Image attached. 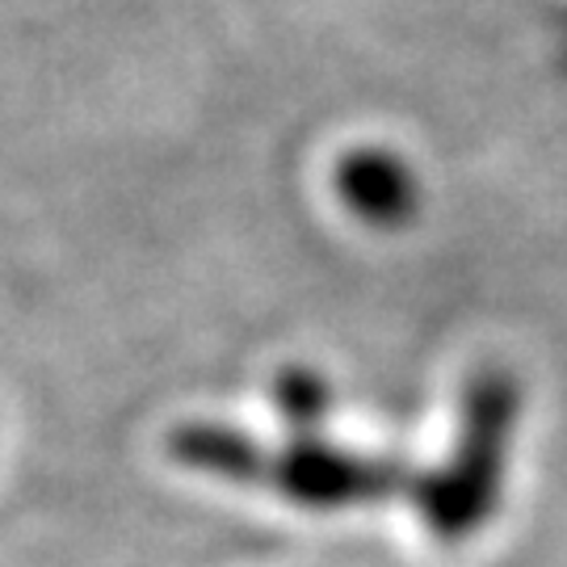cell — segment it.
<instances>
[{"mask_svg": "<svg viewBox=\"0 0 567 567\" xmlns=\"http://www.w3.org/2000/svg\"><path fill=\"white\" fill-rule=\"evenodd\" d=\"M278 480L290 496L307 505H344L358 496H379L391 487V471L365 458H344V454H290L278 466Z\"/></svg>", "mask_w": 567, "mask_h": 567, "instance_id": "6da1fadb", "label": "cell"}, {"mask_svg": "<svg viewBox=\"0 0 567 567\" xmlns=\"http://www.w3.org/2000/svg\"><path fill=\"white\" fill-rule=\"evenodd\" d=\"M344 194L370 219H400L412 203V185L400 173V164L383 156H358L344 168Z\"/></svg>", "mask_w": 567, "mask_h": 567, "instance_id": "7a4b0ae2", "label": "cell"}]
</instances>
